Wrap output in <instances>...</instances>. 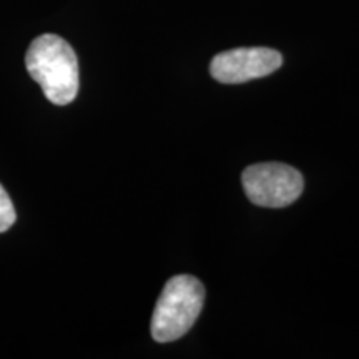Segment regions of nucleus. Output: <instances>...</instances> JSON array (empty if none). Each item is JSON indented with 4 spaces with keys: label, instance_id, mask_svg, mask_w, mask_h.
<instances>
[{
    "label": "nucleus",
    "instance_id": "f257e3e1",
    "mask_svg": "<svg viewBox=\"0 0 359 359\" xmlns=\"http://www.w3.org/2000/svg\"><path fill=\"white\" fill-rule=\"evenodd\" d=\"M25 67L53 105L75 100L80 87L79 58L67 40L55 34L39 35L27 48Z\"/></svg>",
    "mask_w": 359,
    "mask_h": 359
},
{
    "label": "nucleus",
    "instance_id": "f03ea898",
    "mask_svg": "<svg viewBox=\"0 0 359 359\" xmlns=\"http://www.w3.org/2000/svg\"><path fill=\"white\" fill-rule=\"evenodd\" d=\"M205 303V288L196 278L180 275L170 280L156 302L151 336L156 343H172L185 336Z\"/></svg>",
    "mask_w": 359,
    "mask_h": 359
},
{
    "label": "nucleus",
    "instance_id": "7ed1b4c3",
    "mask_svg": "<svg viewBox=\"0 0 359 359\" xmlns=\"http://www.w3.org/2000/svg\"><path fill=\"white\" fill-rule=\"evenodd\" d=\"M250 201L264 208H285L302 196L303 177L285 163L251 165L241 175Z\"/></svg>",
    "mask_w": 359,
    "mask_h": 359
},
{
    "label": "nucleus",
    "instance_id": "20e7f679",
    "mask_svg": "<svg viewBox=\"0 0 359 359\" xmlns=\"http://www.w3.org/2000/svg\"><path fill=\"white\" fill-rule=\"evenodd\" d=\"M281 64V53L273 48H235L218 53L210 65V74L219 83L235 85L266 77L280 69Z\"/></svg>",
    "mask_w": 359,
    "mask_h": 359
},
{
    "label": "nucleus",
    "instance_id": "39448f33",
    "mask_svg": "<svg viewBox=\"0 0 359 359\" xmlns=\"http://www.w3.org/2000/svg\"><path fill=\"white\" fill-rule=\"evenodd\" d=\"M17 219L15 208H13V203L8 196L6 188L0 183V233L7 231L8 228L13 226Z\"/></svg>",
    "mask_w": 359,
    "mask_h": 359
}]
</instances>
